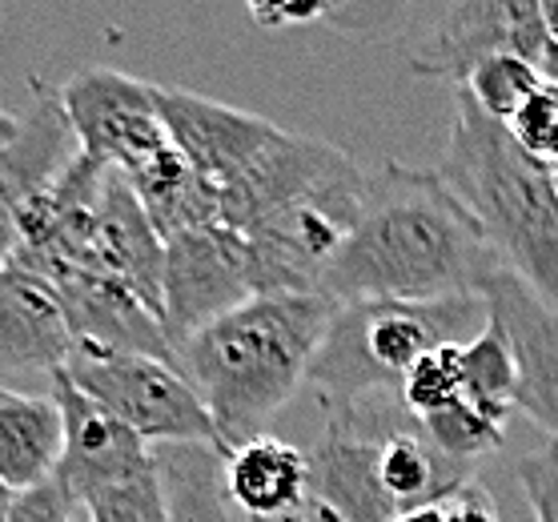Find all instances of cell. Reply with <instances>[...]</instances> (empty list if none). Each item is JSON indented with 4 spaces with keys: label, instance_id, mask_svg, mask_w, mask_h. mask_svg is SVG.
Masks as SVG:
<instances>
[{
    "label": "cell",
    "instance_id": "6da1fadb",
    "mask_svg": "<svg viewBox=\"0 0 558 522\" xmlns=\"http://www.w3.org/2000/svg\"><path fill=\"white\" fill-rule=\"evenodd\" d=\"M498 269V250L438 169L386 161L369 173L366 209L342 254L333 257L322 293L338 306L369 298L442 302L483 293L486 278Z\"/></svg>",
    "mask_w": 558,
    "mask_h": 522
},
{
    "label": "cell",
    "instance_id": "7a4b0ae2",
    "mask_svg": "<svg viewBox=\"0 0 558 522\" xmlns=\"http://www.w3.org/2000/svg\"><path fill=\"white\" fill-rule=\"evenodd\" d=\"M366 197L369 173L338 145L286 133L250 178L221 193V214L250 250L257 293H322Z\"/></svg>",
    "mask_w": 558,
    "mask_h": 522
},
{
    "label": "cell",
    "instance_id": "3957f363",
    "mask_svg": "<svg viewBox=\"0 0 558 522\" xmlns=\"http://www.w3.org/2000/svg\"><path fill=\"white\" fill-rule=\"evenodd\" d=\"M333 314L338 302L326 293H257L178 345V369L214 414L221 454L262 438L310 386Z\"/></svg>",
    "mask_w": 558,
    "mask_h": 522
},
{
    "label": "cell",
    "instance_id": "277c9868",
    "mask_svg": "<svg viewBox=\"0 0 558 522\" xmlns=\"http://www.w3.org/2000/svg\"><path fill=\"white\" fill-rule=\"evenodd\" d=\"M442 181L478 217L502 266L558 309V178L522 149L510 125L486 117L458 89Z\"/></svg>",
    "mask_w": 558,
    "mask_h": 522
},
{
    "label": "cell",
    "instance_id": "5b68a950",
    "mask_svg": "<svg viewBox=\"0 0 558 522\" xmlns=\"http://www.w3.org/2000/svg\"><path fill=\"white\" fill-rule=\"evenodd\" d=\"M490 321L483 293L442 302H345L310 366V386L326 410L350 406L378 390H402L407 374L438 345H466Z\"/></svg>",
    "mask_w": 558,
    "mask_h": 522
},
{
    "label": "cell",
    "instance_id": "8992f818",
    "mask_svg": "<svg viewBox=\"0 0 558 522\" xmlns=\"http://www.w3.org/2000/svg\"><path fill=\"white\" fill-rule=\"evenodd\" d=\"M64 378L149 446H217L221 434L178 362L129 350L76 345Z\"/></svg>",
    "mask_w": 558,
    "mask_h": 522
},
{
    "label": "cell",
    "instance_id": "52a82bcc",
    "mask_svg": "<svg viewBox=\"0 0 558 522\" xmlns=\"http://www.w3.org/2000/svg\"><path fill=\"white\" fill-rule=\"evenodd\" d=\"M61 101L81 149L105 166H117L125 178L149 169L173 149L157 105V85L149 81L117 69H85L61 89Z\"/></svg>",
    "mask_w": 558,
    "mask_h": 522
},
{
    "label": "cell",
    "instance_id": "ba28073f",
    "mask_svg": "<svg viewBox=\"0 0 558 522\" xmlns=\"http://www.w3.org/2000/svg\"><path fill=\"white\" fill-rule=\"evenodd\" d=\"M550 49V28L543 0H450L438 25L407 52L414 77L454 81L458 89L490 57L514 52L543 64Z\"/></svg>",
    "mask_w": 558,
    "mask_h": 522
},
{
    "label": "cell",
    "instance_id": "9c48e42d",
    "mask_svg": "<svg viewBox=\"0 0 558 522\" xmlns=\"http://www.w3.org/2000/svg\"><path fill=\"white\" fill-rule=\"evenodd\" d=\"M250 298H257L254 269L238 230L205 226L166 242V333L173 357L181 342Z\"/></svg>",
    "mask_w": 558,
    "mask_h": 522
},
{
    "label": "cell",
    "instance_id": "30bf717a",
    "mask_svg": "<svg viewBox=\"0 0 558 522\" xmlns=\"http://www.w3.org/2000/svg\"><path fill=\"white\" fill-rule=\"evenodd\" d=\"M157 105H161L166 129L181 157L217 193L233 190L242 178H250L274 154V145L286 137V129H278L266 117L209 101V97L190 89H161L157 85Z\"/></svg>",
    "mask_w": 558,
    "mask_h": 522
},
{
    "label": "cell",
    "instance_id": "8fae6325",
    "mask_svg": "<svg viewBox=\"0 0 558 522\" xmlns=\"http://www.w3.org/2000/svg\"><path fill=\"white\" fill-rule=\"evenodd\" d=\"M502 326H507L514 357H519V394L514 410L543 426L546 438L558 442V309H550L514 269H498L483 286Z\"/></svg>",
    "mask_w": 558,
    "mask_h": 522
},
{
    "label": "cell",
    "instance_id": "7c38bea8",
    "mask_svg": "<svg viewBox=\"0 0 558 522\" xmlns=\"http://www.w3.org/2000/svg\"><path fill=\"white\" fill-rule=\"evenodd\" d=\"M76 350L64 302L40 269L21 257L0 266V369L57 374Z\"/></svg>",
    "mask_w": 558,
    "mask_h": 522
},
{
    "label": "cell",
    "instance_id": "4fadbf2b",
    "mask_svg": "<svg viewBox=\"0 0 558 522\" xmlns=\"http://www.w3.org/2000/svg\"><path fill=\"white\" fill-rule=\"evenodd\" d=\"M226 490L245 522H278L310 502V454L274 434L226 454Z\"/></svg>",
    "mask_w": 558,
    "mask_h": 522
},
{
    "label": "cell",
    "instance_id": "5bb4252c",
    "mask_svg": "<svg viewBox=\"0 0 558 522\" xmlns=\"http://www.w3.org/2000/svg\"><path fill=\"white\" fill-rule=\"evenodd\" d=\"M64 459V410L57 394L0 390V490L25 495L49 483Z\"/></svg>",
    "mask_w": 558,
    "mask_h": 522
},
{
    "label": "cell",
    "instance_id": "9a60e30c",
    "mask_svg": "<svg viewBox=\"0 0 558 522\" xmlns=\"http://www.w3.org/2000/svg\"><path fill=\"white\" fill-rule=\"evenodd\" d=\"M76 498L89 507L93 522H169L157 450H153L149 462H141V466L117 474V478H105V483L81 490Z\"/></svg>",
    "mask_w": 558,
    "mask_h": 522
},
{
    "label": "cell",
    "instance_id": "2e32d148",
    "mask_svg": "<svg viewBox=\"0 0 558 522\" xmlns=\"http://www.w3.org/2000/svg\"><path fill=\"white\" fill-rule=\"evenodd\" d=\"M462 362H466V394L483 406L510 414L514 394H519V357H514L507 326L495 314L478 338H470L462 345Z\"/></svg>",
    "mask_w": 558,
    "mask_h": 522
},
{
    "label": "cell",
    "instance_id": "e0dca14e",
    "mask_svg": "<svg viewBox=\"0 0 558 522\" xmlns=\"http://www.w3.org/2000/svg\"><path fill=\"white\" fill-rule=\"evenodd\" d=\"M543 85H546L543 64L531 61V57L502 52V57H490V61L478 64V69L466 77L462 93H466L470 101L478 105L486 117H495V121L510 125V121L522 113V105L531 101Z\"/></svg>",
    "mask_w": 558,
    "mask_h": 522
},
{
    "label": "cell",
    "instance_id": "ac0fdd59",
    "mask_svg": "<svg viewBox=\"0 0 558 522\" xmlns=\"http://www.w3.org/2000/svg\"><path fill=\"white\" fill-rule=\"evenodd\" d=\"M507 418L510 414L483 406V402H474V398L466 394V398H458L454 406H446V410H438V414H430V418H422V426H426L430 442L438 446L442 454L474 466V459H483L495 446H502V438H507Z\"/></svg>",
    "mask_w": 558,
    "mask_h": 522
},
{
    "label": "cell",
    "instance_id": "d6986e66",
    "mask_svg": "<svg viewBox=\"0 0 558 522\" xmlns=\"http://www.w3.org/2000/svg\"><path fill=\"white\" fill-rule=\"evenodd\" d=\"M402 406L414 418H430L438 410L454 406L458 398H466V362H462V345H438L422 357L418 366L407 374L402 383Z\"/></svg>",
    "mask_w": 558,
    "mask_h": 522
},
{
    "label": "cell",
    "instance_id": "ffe728a7",
    "mask_svg": "<svg viewBox=\"0 0 558 522\" xmlns=\"http://www.w3.org/2000/svg\"><path fill=\"white\" fill-rule=\"evenodd\" d=\"M510 133L522 141L526 154L538 157L558 178V85L546 81L543 89L522 105V113L510 121Z\"/></svg>",
    "mask_w": 558,
    "mask_h": 522
},
{
    "label": "cell",
    "instance_id": "44dd1931",
    "mask_svg": "<svg viewBox=\"0 0 558 522\" xmlns=\"http://www.w3.org/2000/svg\"><path fill=\"white\" fill-rule=\"evenodd\" d=\"M9 522H93L89 507L52 474L49 483L33 486L25 495H13Z\"/></svg>",
    "mask_w": 558,
    "mask_h": 522
},
{
    "label": "cell",
    "instance_id": "7402d4cb",
    "mask_svg": "<svg viewBox=\"0 0 558 522\" xmlns=\"http://www.w3.org/2000/svg\"><path fill=\"white\" fill-rule=\"evenodd\" d=\"M519 486L534 522H558V442L546 438L534 454L519 459Z\"/></svg>",
    "mask_w": 558,
    "mask_h": 522
},
{
    "label": "cell",
    "instance_id": "603a6c76",
    "mask_svg": "<svg viewBox=\"0 0 558 522\" xmlns=\"http://www.w3.org/2000/svg\"><path fill=\"white\" fill-rule=\"evenodd\" d=\"M333 4L338 0H245V13L254 16L257 28H293L326 21Z\"/></svg>",
    "mask_w": 558,
    "mask_h": 522
},
{
    "label": "cell",
    "instance_id": "cb8c5ba5",
    "mask_svg": "<svg viewBox=\"0 0 558 522\" xmlns=\"http://www.w3.org/2000/svg\"><path fill=\"white\" fill-rule=\"evenodd\" d=\"M446 522H502V510H498L495 495L486 490L478 478H466L454 495L442 502Z\"/></svg>",
    "mask_w": 558,
    "mask_h": 522
},
{
    "label": "cell",
    "instance_id": "d4e9b609",
    "mask_svg": "<svg viewBox=\"0 0 558 522\" xmlns=\"http://www.w3.org/2000/svg\"><path fill=\"white\" fill-rule=\"evenodd\" d=\"M16 245H21V217H16L13 205L0 197V266L13 262Z\"/></svg>",
    "mask_w": 558,
    "mask_h": 522
},
{
    "label": "cell",
    "instance_id": "484cf974",
    "mask_svg": "<svg viewBox=\"0 0 558 522\" xmlns=\"http://www.w3.org/2000/svg\"><path fill=\"white\" fill-rule=\"evenodd\" d=\"M278 522H342V519H338L330 507H322V502L310 498L302 510H293V514H286V519H278Z\"/></svg>",
    "mask_w": 558,
    "mask_h": 522
},
{
    "label": "cell",
    "instance_id": "4316f807",
    "mask_svg": "<svg viewBox=\"0 0 558 522\" xmlns=\"http://www.w3.org/2000/svg\"><path fill=\"white\" fill-rule=\"evenodd\" d=\"M16 133H21V121H16L4 105H0V145H9V141H16Z\"/></svg>",
    "mask_w": 558,
    "mask_h": 522
},
{
    "label": "cell",
    "instance_id": "83f0119b",
    "mask_svg": "<svg viewBox=\"0 0 558 522\" xmlns=\"http://www.w3.org/2000/svg\"><path fill=\"white\" fill-rule=\"evenodd\" d=\"M398 522H446L442 507H422V510H410V514H402Z\"/></svg>",
    "mask_w": 558,
    "mask_h": 522
},
{
    "label": "cell",
    "instance_id": "f1b7e54d",
    "mask_svg": "<svg viewBox=\"0 0 558 522\" xmlns=\"http://www.w3.org/2000/svg\"><path fill=\"white\" fill-rule=\"evenodd\" d=\"M543 77L550 81V85H558V40H550V49H546V57H543Z\"/></svg>",
    "mask_w": 558,
    "mask_h": 522
},
{
    "label": "cell",
    "instance_id": "f546056e",
    "mask_svg": "<svg viewBox=\"0 0 558 522\" xmlns=\"http://www.w3.org/2000/svg\"><path fill=\"white\" fill-rule=\"evenodd\" d=\"M543 16L550 28V40H558V0H543Z\"/></svg>",
    "mask_w": 558,
    "mask_h": 522
},
{
    "label": "cell",
    "instance_id": "4dcf8cb0",
    "mask_svg": "<svg viewBox=\"0 0 558 522\" xmlns=\"http://www.w3.org/2000/svg\"><path fill=\"white\" fill-rule=\"evenodd\" d=\"M9 507H13V495H9V490H0V522H9Z\"/></svg>",
    "mask_w": 558,
    "mask_h": 522
}]
</instances>
